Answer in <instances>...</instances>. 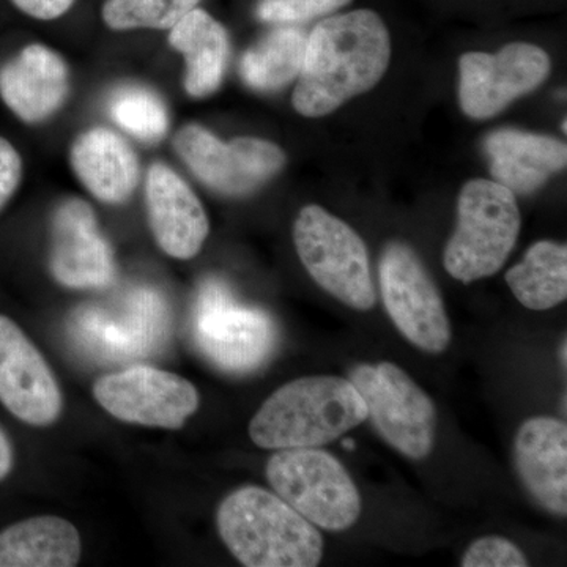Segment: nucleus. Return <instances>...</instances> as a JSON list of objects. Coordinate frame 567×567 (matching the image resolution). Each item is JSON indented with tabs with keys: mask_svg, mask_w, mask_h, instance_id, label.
<instances>
[{
	"mask_svg": "<svg viewBox=\"0 0 567 567\" xmlns=\"http://www.w3.org/2000/svg\"><path fill=\"white\" fill-rule=\"evenodd\" d=\"M390 58V33L374 11L327 18L306 40L303 69L292 96L295 111L312 118L330 114L375 87Z\"/></svg>",
	"mask_w": 567,
	"mask_h": 567,
	"instance_id": "1",
	"label": "nucleus"
},
{
	"mask_svg": "<svg viewBox=\"0 0 567 567\" xmlns=\"http://www.w3.org/2000/svg\"><path fill=\"white\" fill-rule=\"evenodd\" d=\"M368 421V406L350 380L309 375L275 391L249 424L254 445L293 450L330 445Z\"/></svg>",
	"mask_w": 567,
	"mask_h": 567,
	"instance_id": "2",
	"label": "nucleus"
},
{
	"mask_svg": "<svg viewBox=\"0 0 567 567\" xmlns=\"http://www.w3.org/2000/svg\"><path fill=\"white\" fill-rule=\"evenodd\" d=\"M216 527L246 567H316L323 558L319 528L264 487L244 486L227 495Z\"/></svg>",
	"mask_w": 567,
	"mask_h": 567,
	"instance_id": "3",
	"label": "nucleus"
},
{
	"mask_svg": "<svg viewBox=\"0 0 567 567\" xmlns=\"http://www.w3.org/2000/svg\"><path fill=\"white\" fill-rule=\"evenodd\" d=\"M516 194L495 181H472L462 188L457 227L446 244L443 265L457 281L470 284L502 270L520 234Z\"/></svg>",
	"mask_w": 567,
	"mask_h": 567,
	"instance_id": "4",
	"label": "nucleus"
},
{
	"mask_svg": "<svg viewBox=\"0 0 567 567\" xmlns=\"http://www.w3.org/2000/svg\"><path fill=\"white\" fill-rule=\"evenodd\" d=\"M275 494L317 528L346 532L361 516V495L342 462L319 447L278 450L268 458Z\"/></svg>",
	"mask_w": 567,
	"mask_h": 567,
	"instance_id": "5",
	"label": "nucleus"
},
{
	"mask_svg": "<svg viewBox=\"0 0 567 567\" xmlns=\"http://www.w3.org/2000/svg\"><path fill=\"white\" fill-rule=\"evenodd\" d=\"M293 241L306 271L324 292L354 311L374 308L368 248L349 224L319 205H306L295 219Z\"/></svg>",
	"mask_w": 567,
	"mask_h": 567,
	"instance_id": "6",
	"label": "nucleus"
},
{
	"mask_svg": "<svg viewBox=\"0 0 567 567\" xmlns=\"http://www.w3.org/2000/svg\"><path fill=\"white\" fill-rule=\"evenodd\" d=\"M350 382L368 406V420L388 445L412 461H423L434 451V401L404 369L390 361L358 364L350 371Z\"/></svg>",
	"mask_w": 567,
	"mask_h": 567,
	"instance_id": "7",
	"label": "nucleus"
},
{
	"mask_svg": "<svg viewBox=\"0 0 567 567\" xmlns=\"http://www.w3.org/2000/svg\"><path fill=\"white\" fill-rule=\"evenodd\" d=\"M193 334L200 352L233 374L260 368L278 341L274 319L260 309L238 305L229 287L218 279H208L200 287Z\"/></svg>",
	"mask_w": 567,
	"mask_h": 567,
	"instance_id": "8",
	"label": "nucleus"
},
{
	"mask_svg": "<svg viewBox=\"0 0 567 567\" xmlns=\"http://www.w3.org/2000/svg\"><path fill=\"white\" fill-rule=\"evenodd\" d=\"M379 279L383 305L399 333L423 352H445L453 338L450 317L417 254L399 241L388 245L380 259Z\"/></svg>",
	"mask_w": 567,
	"mask_h": 567,
	"instance_id": "9",
	"label": "nucleus"
},
{
	"mask_svg": "<svg viewBox=\"0 0 567 567\" xmlns=\"http://www.w3.org/2000/svg\"><path fill=\"white\" fill-rule=\"evenodd\" d=\"M169 312L158 293L136 289L112 306H84L70 320V333L82 352L110 363L152 353L163 344Z\"/></svg>",
	"mask_w": 567,
	"mask_h": 567,
	"instance_id": "10",
	"label": "nucleus"
},
{
	"mask_svg": "<svg viewBox=\"0 0 567 567\" xmlns=\"http://www.w3.org/2000/svg\"><path fill=\"white\" fill-rule=\"evenodd\" d=\"M174 145L205 185L226 196L256 192L286 164V155L274 142L257 137L223 142L199 125L182 128Z\"/></svg>",
	"mask_w": 567,
	"mask_h": 567,
	"instance_id": "11",
	"label": "nucleus"
},
{
	"mask_svg": "<svg viewBox=\"0 0 567 567\" xmlns=\"http://www.w3.org/2000/svg\"><path fill=\"white\" fill-rule=\"evenodd\" d=\"M93 395L117 420L174 431L199 409V393L192 382L151 365L103 375L93 385Z\"/></svg>",
	"mask_w": 567,
	"mask_h": 567,
	"instance_id": "12",
	"label": "nucleus"
},
{
	"mask_svg": "<svg viewBox=\"0 0 567 567\" xmlns=\"http://www.w3.org/2000/svg\"><path fill=\"white\" fill-rule=\"evenodd\" d=\"M458 65V102L477 121L499 114L539 87L550 73L547 52L529 43L506 44L496 54L468 52Z\"/></svg>",
	"mask_w": 567,
	"mask_h": 567,
	"instance_id": "13",
	"label": "nucleus"
},
{
	"mask_svg": "<svg viewBox=\"0 0 567 567\" xmlns=\"http://www.w3.org/2000/svg\"><path fill=\"white\" fill-rule=\"evenodd\" d=\"M0 404L22 423L44 427L63 410L61 386L31 339L0 316Z\"/></svg>",
	"mask_w": 567,
	"mask_h": 567,
	"instance_id": "14",
	"label": "nucleus"
},
{
	"mask_svg": "<svg viewBox=\"0 0 567 567\" xmlns=\"http://www.w3.org/2000/svg\"><path fill=\"white\" fill-rule=\"evenodd\" d=\"M51 274L70 289H100L115 275L114 254L103 237L91 205L70 199L52 218Z\"/></svg>",
	"mask_w": 567,
	"mask_h": 567,
	"instance_id": "15",
	"label": "nucleus"
},
{
	"mask_svg": "<svg viewBox=\"0 0 567 567\" xmlns=\"http://www.w3.org/2000/svg\"><path fill=\"white\" fill-rule=\"evenodd\" d=\"M514 465L525 491L550 514H567V425L551 416L524 421L514 439Z\"/></svg>",
	"mask_w": 567,
	"mask_h": 567,
	"instance_id": "16",
	"label": "nucleus"
},
{
	"mask_svg": "<svg viewBox=\"0 0 567 567\" xmlns=\"http://www.w3.org/2000/svg\"><path fill=\"white\" fill-rule=\"evenodd\" d=\"M145 197L159 248L174 259H193L210 230L207 213L193 189L171 167L158 163L148 171Z\"/></svg>",
	"mask_w": 567,
	"mask_h": 567,
	"instance_id": "17",
	"label": "nucleus"
},
{
	"mask_svg": "<svg viewBox=\"0 0 567 567\" xmlns=\"http://www.w3.org/2000/svg\"><path fill=\"white\" fill-rule=\"evenodd\" d=\"M69 93V70L61 55L31 44L0 70V96L24 122L54 114Z\"/></svg>",
	"mask_w": 567,
	"mask_h": 567,
	"instance_id": "18",
	"label": "nucleus"
},
{
	"mask_svg": "<svg viewBox=\"0 0 567 567\" xmlns=\"http://www.w3.org/2000/svg\"><path fill=\"white\" fill-rule=\"evenodd\" d=\"M484 147L492 177L514 194L536 192L567 163L565 142L543 134L502 130L492 133Z\"/></svg>",
	"mask_w": 567,
	"mask_h": 567,
	"instance_id": "19",
	"label": "nucleus"
},
{
	"mask_svg": "<svg viewBox=\"0 0 567 567\" xmlns=\"http://www.w3.org/2000/svg\"><path fill=\"white\" fill-rule=\"evenodd\" d=\"M71 164L82 185L107 204L125 203L140 181L133 148L106 128L82 134L71 148Z\"/></svg>",
	"mask_w": 567,
	"mask_h": 567,
	"instance_id": "20",
	"label": "nucleus"
},
{
	"mask_svg": "<svg viewBox=\"0 0 567 567\" xmlns=\"http://www.w3.org/2000/svg\"><path fill=\"white\" fill-rule=\"evenodd\" d=\"M80 559V533L65 518L32 517L0 533V567H73Z\"/></svg>",
	"mask_w": 567,
	"mask_h": 567,
	"instance_id": "21",
	"label": "nucleus"
},
{
	"mask_svg": "<svg viewBox=\"0 0 567 567\" xmlns=\"http://www.w3.org/2000/svg\"><path fill=\"white\" fill-rule=\"evenodd\" d=\"M169 43L185 55L186 92L196 99L212 95L221 85L229 37L207 11L193 9L171 29Z\"/></svg>",
	"mask_w": 567,
	"mask_h": 567,
	"instance_id": "22",
	"label": "nucleus"
},
{
	"mask_svg": "<svg viewBox=\"0 0 567 567\" xmlns=\"http://www.w3.org/2000/svg\"><path fill=\"white\" fill-rule=\"evenodd\" d=\"M518 303L532 311H548L567 298V248L555 241L529 246L525 259L506 274Z\"/></svg>",
	"mask_w": 567,
	"mask_h": 567,
	"instance_id": "23",
	"label": "nucleus"
},
{
	"mask_svg": "<svg viewBox=\"0 0 567 567\" xmlns=\"http://www.w3.org/2000/svg\"><path fill=\"white\" fill-rule=\"evenodd\" d=\"M306 35L298 29L284 25L265 35L240 63L241 78L259 92H276L300 76L303 69Z\"/></svg>",
	"mask_w": 567,
	"mask_h": 567,
	"instance_id": "24",
	"label": "nucleus"
},
{
	"mask_svg": "<svg viewBox=\"0 0 567 567\" xmlns=\"http://www.w3.org/2000/svg\"><path fill=\"white\" fill-rule=\"evenodd\" d=\"M112 121L142 141H156L169 126L166 107L155 93L142 87L121 89L110 102Z\"/></svg>",
	"mask_w": 567,
	"mask_h": 567,
	"instance_id": "25",
	"label": "nucleus"
},
{
	"mask_svg": "<svg viewBox=\"0 0 567 567\" xmlns=\"http://www.w3.org/2000/svg\"><path fill=\"white\" fill-rule=\"evenodd\" d=\"M200 0H107L103 20L115 31L173 29Z\"/></svg>",
	"mask_w": 567,
	"mask_h": 567,
	"instance_id": "26",
	"label": "nucleus"
},
{
	"mask_svg": "<svg viewBox=\"0 0 567 567\" xmlns=\"http://www.w3.org/2000/svg\"><path fill=\"white\" fill-rule=\"evenodd\" d=\"M350 0H260L257 18L271 24H295L342 9Z\"/></svg>",
	"mask_w": 567,
	"mask_h": 567,
	"instance_id": "27",
	"label": "nucleus"
},
{
	"mask_svg": "<svg viewBox=\"0 0 567 567\" xmlns=\"http://www.w3.org/2000/svg\"><path fill=\"white\" fill-rule=\"evenodd\" d=\"M462 567H527V555L513 540L484 536L473 540L461 561Z\"/></svg>",
	"mask_w": 567,
	"mask_h": 567,
	"instance_id": "28",
	"label": "nucleus"
},
{
	"mask_svg": "<svg viewBox=\"0 0 567 567\" xmlns=\"http://www.w3.org/2000/svg\"><path fill=\"white\" fill-rule=\"evenodd\" d=\"M22 163L20 153L9 141L0 137V210L11 199L21 182Z\"/></svg>",
	"mask_w": 567,
	"mask_h": 567,
	"instance_id": "29",
	"label": "nucleus"
},
{
	"mask_svg": "<svg viewBox=\"0 0 567 567\" xmlns=\"http://www.w3.org/2000/svg\"><path fill=\"white\" fill-rule=\"evenodd\" d=\"M11 2L29 17L50 21L66 13L74 0H11Z\"/></svg>",
	"mask_w": 567,
	"mask_h": 567,
	"instance_id": "30",
	"label": "nucleus"
},
{
	"mask_svg": "<svg viewBox=\"0 0 567 567\" xmlns=\"http://www.w3.org/2000/svg\"><path fill=\"white\" fill-rule=\"evenodd\" d=\"M13 464V446H11L9 436L0 429V481L6 480L10 475Z\"/></svg>",
	"mask_w": 567,
	"mask_h": 567,
	"instance_id": "31",
	"label": "nucleus"
},
{
	"mask_svg": "<svg viewBox=\"0 0 567 567\" xmlns=\"http://www.w3.org/2000/svg\"><path fill=\"white\" fill-rule=\"evenodd\" d=\"M566 352H567V344H566V338H565V339H563V344L559 346V361H561L563 368H565V369L567 365Z\"/></svg>",
	"mask_w": 567,
	"mask_h": 567,
	"instance_id": "32",
	"label": "nucleus"
},
{
	"mask_svg": "<svg viewBox=\"0 0 567 567\" xmlns=\"http://www.w3.org/2000/svg\"><path fill=\"white\" fill-rule=\"evenodd\" d=\"M342 445H344L346 450L353 451L357 443H354V440L352 439H347L342 442Z\"/></svg>",
	"mask_w": 567,
	"mask_h": 567,
	"instance_id": "33",
	"label": "nucleus"
}]
</instances>
